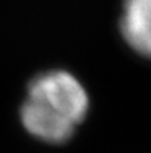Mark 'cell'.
Here are the masks:
<instances>
[{
	"label": "cell",
	"mask_w": 151,
	"mask_h": 153,
	"mask_svg": "<svg viewBox=\"0 0 151 153\" xmlns=\"http://www.w3.org/2000/svg\"><path fill=\"white\" fill-rule=\"evenodd\" d=\"M120 33L136 53L151 59V0H123Z\"/></svg>",
	"instance_id": "cell-2"
},
{
	"label": "cell",
	"mask_w": 151,
	"mask_h": 153,
	"mask_svg": "<svg viewBox=\"0 0 151 153\" xmlns=\"http://www.w3.org/2000/svg\"><path fill=\"white\" fill-rule=\"evenodd\" d=\"M90 108L86 90L65 70H46L26 87L20 121L31 136L48 144L68 142Z\"/></svg>",
	"instance_id": "cell-1"
}]
</instances>
